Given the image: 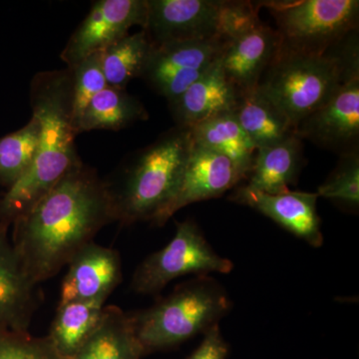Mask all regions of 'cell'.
I'll use <instances>...</instances> for the list:
<instances>
[{"label": "cell", "mask_w": 359, "mask_h": 359, "mask_svg": "<svg viewBox=\"0 0 359 359\" xmlns=\"http://www.w3.org/2000/svg\"><path fill=\"white\" fill-rule=\"evenodd\" d=\"M304 145L292 134L275 145L257 149L247 187L266 194H280L294 184L304 165Z\"/></svg>", "instance_id": "ac0fdd59"}, {"label": "cell", "mask_w": 359, "mask_h": 359, "mask_svg": "<svg viewBox=\"0 0 359 359\" xmlns=\"http://www.w3.org/2000/svg\"><path fill=\"white\" fill-rule=\"evenodd\" d=\"M152 50L145 32L126 35L101 52L104 76L108 86L126 89L127 85L142 77Z\"/></svg>", "instance_id": "cb8c5ba5"}, {"label": "cell", "mask_w": 359, "mask_h": 359, "mask_svg": "<svg viewBox=\"0 0 359 359\" xmlns=\"http://www.w3.org/2000/svg\"><path fill=\"white\" fill-rule=\"evenodd\" d=\"M69 69L73 80V124L75 128L87 104L108 85L104 76L101 52L92 54Z\"/></svg>", "instance_id": "4316f807"}, {"label": "cell", "mask_w": 359, "mask_h": 359, "mask_svg": "<svg viewBox=\"0 0 359 359\" xmlns=\"http://www.w3.org/2000/svg\"><path fill=\"white\" fill-rule=\"evenodd\" d=\"M259 4L250 1H221L216 37L228 44L263 25Z\"/></svg>", "instance_id": "83f0119b"}, {"label": "cell", "mask_w": 359, "mask_h": 359, "mask_svg": "<svg viewBox=\"0 0 359 359\" xmlns=\"http://www.w3.org/2000/svg\"><path fill=\"white\" fill-rule=\"evenodd\" d=\"M359 73L358 30L323 55L280 50L257 88L295 128Z\"/></svg>", "instance_id": "3957f363"}, {"label": "cell", "mask_w": 359, "mask_h": 359, "mask_svg": "<svg viewBox=\"0 0 359 359\" xmlns=\"http://www.w3.org/2000/svg\"><path fill=\"white\" fill-rule=\"evenodd\" d=\"M230 297L214 278L198 276L145 311L131 314L145 354L173 348L205 334L228 314Z\"/></svg>", "instance_id": "5b68a950"}, {"label": "cell", "mask_w": 359, "mask_h": 359, "mask_svg": "<svg viewBox=\"0 0 359 359\" xmlns=\"http://www.w3.org/2000/svg\"><path fill=\"white\" fill-rule=\"evenodd\" d=\"M148 117L145 106L126 89L107 86L87 104L75 130L77 135L94 130L119 131Z\"/></svg>", "instance_id": "7402d4cb"}, {"label": "cell", "mask_w": 359, "mask_h": 359, "mask_svg": "<svg viewBox=\"0 0 359 359\" xmlns=\"http://www.w3.org/2000/svg\"><path fill=\"white\" fill-rule=\"evenodd\" d=\"M0 359H65L48 337H33L29 332H0Z\"/></svg>", "instance_id": "f1b7e54d"}, {"label": "cell", "mask_w": 359, "mask_h": 359, "mask_svg": "<svg viewBox=\"0 0 359 359\" xmlns=\"http://www.w3.org/2000/svg\"><path fill=\"white\" fill-rule=\"evenodd\" d=\"M9 228L0 222V332L26 334L39 306L37 285L21 264Z\"/></svg>", "instance_id": "9a60e30c"}, {"label": "cell", "mask_w": 359, "mask_h": 359, "mask_svg": "<svg viewBox=\"0 0 359 359\" xmlns=\"http://www.w3.org/2000/svg\"><path fill=\"white\" fill-rule=\"evenodd\" d=\"M219 4L215 0H147V20L142 30L153 46L214 39Z\"/></svg>", "instance_id": "7c38bea8"}, {"label": "cell", "mask_w": 359, "mask_h": 359, "mask_svg": "<svg viewBox=\"0 0 359 359\" xmlns=\"http://www.w3.org/2000/svg\"><path fill=\"white\" fill-rule=\"evenodd\" d=\"M233 113L257 149L275 145L294 134L287 116L257 87L240 94Z\"/></svg>", "instance_id": "44dd1931"}, {"label": "cell", "mask_w": 359, "mask_h": 359, "mask_svg": "<svg viewBox=\"0 0 359 359\" xmlns=\"http://www.w3.org/2000/svg\"><path fill=\"white\" fill-rule=\"evenodd\" d=\"M106 302H71L58 304L47 335L61 358L72 359L95 332Z\"/></svg>", "instance_id": "603a6c76"}, {"label": "cell", "mask_w": 359, "mask_h": 359, "mask_svg": "<svg viewBox=\"0 0 359 359\" xmlns=\"http://www.w3.org/2000/svg\"><path fill=\"white\" fill-rule=\"evenodd\" d=\"M233 263L219 256L192 219L176 224V233L166 247L146 257L136 269L131 289L137 294H155L181 276L229 273Z\"/></svg>", "instance_id": "52a82bcc"}, {"label": "cell", "mask_w": 359, "mask_h": 359, "mask_svg": "<svg viewBox=\"0 0 359 359\" xmlns=\"http://www.w3.org/2000/svg\"><path fill=\"white\" fill-rule=\"evenodd\" d=\"M226 45L218 37L152 45L141 78L170 102L221 57Z\"/></svg>", "instance_id": "ba28073f"}, {"label": "cell", "mask_w": 359, "mask_h": 359, "mask_svg": "<svg viewBox=\"0 0 359 359\" xmlns=\"http://www.w3.org/2000/svg\"><path fill=\"white\" fill-rule=\"evenodd\" d=\"M230 346L224 339L219 325H215L204 334L200 346L187 359H226Z\"/></svg>", "instance_id": "f546056e"}, {"label": "cell", "mask_w": 359, "mask_h": 359, "mask_svg": "<svg viewBox=\"0 0 359 359\" xmlns=\"http://www.w3.org/2000/svg\"><path fill=\"white\" fill-rule=\"evenodd\" d=\"M193 142L229 158L248 179L257 147L241 126L233 111L222 113L191 127Z\"/></svg>", "instance_id": "d6986e66"}, {"label": "cell", "mask_w": 359, "mask_h": 359, "mask_svg": "<svg viewBox=\"0 0 359 359\" xmlns=\"http://www.w3.org/2000/svg\"><path fill=\"white\" fill-rule=\"evenodd\" d=\"M192 143L191 128L176 126L132 156L120 185H109L116 222H152L173 195Z\"/></svg>", "instance_id": "277c9868"}, {"label": "cell", "mask_w": 359, "mask_h": 359, "mask_svg": "<svg viewBox=\"0 0 359 359\" xmlns=\"http://www.w3.org/2000/svg\"><path fill=\"white\" fill-rule=\"evenodd\" d=\"M147 0H97L69 40L60 57L68 68L92 54L105 50L129 34L130 28H144Z\"/></svg>", "instance_id": "9c48e42d"}, {"label": "cell", "mask_w": 359, "mask_h": 359, "mask_svg": "<svg viewBox=\"0 0 359 359\" xmlns=\"http://www.w3.org/2000/svg\"><path fill=\"white\" fill-rule=\"evenodd\" d=\"M144 355L131 314L106 306L95 332L72 359H141Z\"/></svg>", "instance_id": "ffe728a7"}, {"label": "cell", "mask_w": 359, "mask_h": 359, "mask_svg": "<svg viewBox=\"0 0 359 359\" xmlns=\"http://www.w3.org/2000/svg\"><path fill=\"white\" fill-rule=\"evenodd\" d=\"M318 197L325 198L346 209L359 205L358 152L340 156V160L330 177L318 187Z\"/></svg>", "instance_id": "484cf974"}, {"label": "cell", "mask_w": 359, "mask_h": 359, "mask_svg": "<svg viewBox=\"0 0 359 359\" xmlns=\"http://www.w3.org/2000/svg\"><path fill=\"white\" fill-rule=\"evenodd\" d=\"M32 116L40 123L32 168L0 197V222L11 226L79 162L73 124V80L69 68L43 71L30 84Z\"/></svg>", "instance_id": "7a4b0ae2"}, {"label": "cell", "mask_w": 359, "mask_h": 359, "mask_svg": "<svg viewBox=\"0 0 359 359\" xmlns=\"http://www.w3.org/2000/svg\"><path fill=\"white\" fill-rule=\"evenodd\" d=\"M59 304L71 302L107 301L122 282L121 257L117 250L91 242L67 264Z\"/></svg>", "instance_id": "4fadbf2b"}, {"label": "cell", "mask_w": 359, "mask_h": 359, "mask_svg": "<svg viewBox=\"0 0 359 359\" xmlns=\"http://www.w3.org/2000/svg\"><path fill=\"white\" fill-rule=\"evenodd\" d=\"M40 136V123L32 116L22 128L0 138V187L8 190L32 168Z\"/></svg>", "instance_id": "d4e9b609"}, {"label": "cell", "mask_w": 359, "mask_h": 359, "mask_svg": "<svg viewBox=\"0 0 359 359\" xmlns=\"http://www.w3.org/2000/svg\"><path fill=\"white\" fill-rule=\"evenodd\" d=\"M278 32L262 25L226 45L222 54L224 75L238 94L256 89L280 50Z\"/></svg>", "instance_id": "2e32d148"}, {"label": "cell", "mask_w": 359, "mask_h": 359, "mask_svg": "<svg viewBox=\"0 0 359 359\" xmlns=\"http://www.w3.org/2000/svg\"><path fill=\"white\" fill-rule=\"evenodd\" d=\"M240 94L224 75L222 56L184 93L170 101L176 126L191 127L235 110Z\"/></svg>", "instance_id": "e0dca14e"}, {"label": "cell", "mask_w": 359, "mask_h": 359, "mask_svg": "<svg viewBox=\"0 0 359 359\" xmlns=\"http://www.w3.org/2000/svg\"><path fill=\"white\" fill-rule=\"evenodd\" d=\"M243 180L244 177L229 158L193 142L178 185L152 223L164 226L186 205L221 197Z\"/></svg>", "instance_id": "30bf717a"}, {"label": "cell", "mask_w": 359, "mask_h": 359, "mask_svg": "<svg viewBox=\"0 0 359 359\" xmlns=\"http://www.w3.org/2000/svg\"><path fill=\"white\" fill-rule=\"evenodd\" d=\"M294 134L340 156L358 152L359 73L295 126Z\"/></svg>", "instance_id": "8fae6325"}, {"label": "cell", "mask_w": 359, "mask_h": 359, "mask_svg": "<svg viewBox=\"0 0 359 359\" xmlns=\"http://www.w3.org/2000/svg\"><path fill=\"white\" fill-rule=\"evenodd\" d=\"M318 198V194L299 191L266 194L245 185L235 190L230 199L256 210L309 245L318 248L323 245V236L316 211Z\"/></svg>", "instance_id": "5bb4252c"}, {"label": "cell", "mask_w": 359, "mask_h": 359, "mask_svg": "<svg viewBox=\"0 0 359 359\" xmlns=\"http://www.w3.org/2000/svg\"><path fill=\"white\" fill-rule=\"evenodd\" d=\"M275 16L280 49L323 55L358 30V0H301L259 4Z\"/></svg>", "instance_id": "8992f818"}, {"label": "cell", "mask_w": 359, "mask_h": 359, "mask_svg": "<svg viewBox=\"0 0 359 359\" xmlns=\"http://www.w3.org/2000/svg\"><path fill=\"white\" fill-rule=\"evenodd\" d=\"M116 222L109 184L80 160L16 219L11 242L33 283L53 278L96 233Z\"/></svg>", "instance_id": "6da1fadb"}]
</instances>
